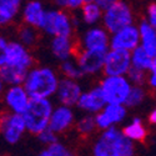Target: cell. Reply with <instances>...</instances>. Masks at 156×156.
Returning a JSON list of instances; mask_svg holds the SVG:
<instances>
[{"label": "cell", "mask_w": 156, "mask_h": 156, "mask_svg": "<svg viewBox=\"0 0 156 156\" xmlns=\"http://www.w3.org/2000/svg\"><path fill=\"white\" fill-rule=\"evenodd\" d=\"M134 142L114 125L104 130L94 142L93 154L95 156H131L135 154Z\"/></svg>", "instance_id": "obj_1"}, {"label": "cell", "mask_w": 156, "mask_h": 156, "mask_svg": "<svg viewBox=\"0 0 156 156\" xmlns=\"http://www.w3.org/2000/svg\"><path fill=\"white\" fill-rule=\"evenodd\" d=\"M60 79L56 73L46 66L31 68L25 77L24 86L31 99L51 98L56 94Z\"/></svg>", "instance_id": "obj_2"}, {"label": "cell", "mask_w": 156, "mask_h": 156, "mask_svg": "<svg viewBox=\"0 0 156 156\" xmlns=\"http://www.w3.org/2000/svg\"><path fill=\"white\" fill-rule=\"evenodd\" d=\"M53 110L54 106L48 98L31 99L28 109L23 114L28 131L37 136L41 131L48 129Z\"/></svg>", "instance_id": "obj_3"}, {"label": "cell", "mask_w": 156, "mask_h": 156, "mask_svg": "<svg viewBox=\"0 0 156 156\" xmlns=\"http://www.w3.org/2000/svg\"><path fill=\"white\" fill-rule=\"evenodd\" d=\"M33 65L34 59L29 48L20 41H9L3 50H0V66H8L29 73Z\"/></svg>", "instance_id": "obj_4"}, {"label": "cell", "mask_w": 156, "mask_h": 156, "mask_svg": "<svg viewBox=\"0 0 156 156\" xmlns=\"http://www.w3.org/2000/svg\"><path fill=\"white\" fill-rule=\"evenodd\" d=\"M99 85L102 89L106 101L111 104H125L133 87V83L126 75H105Z\"/></svg>", "instance_id": "obj_5"}, {"label": "cell", "mask_w": 156, "mask_h": 156, "mask_svg": "<svg viewBox=\"0 0 156 156\" xmlns=\"http://www.w3.org/2000/svg\"><path fill=\"white\" fill-rule=\"evenodd\" d=\"M74 24V19L64 9H50L46 10L41 30L50 36H73Z\"/></svg>", "instance_id": "obj_6"}, {"label": "cell", "mask_w": 156, "mask_h": 156, "mask_svg": "<svg viewBox=\"0 0 156 156\" xmlns=\"http://www.w3.org/2000/svg\"><path fill=\"white\" fill-rule=\"evenodd\" d=\"M133 12L130 6L119 0L114 5L104 10L102 16V27L105 28L110 34L118 31L127 25L133 24Z\"/></svg>", "instance_id": "obj_7"}, {"label": "cell", "mask_w": 156, "mask_h": 156, "mask_svg": "<svg viewBox=\"0 0 156 156\" xmlns=\"http://www.w3.org/2000/svg\"><path fill=\"white\" fill-rule=\"evenodd\" d=\"M131 66V51L122 49H110L106 53L102 71L108 76L127 75Z\"/></svg>", "instance_id": "obj_8"}, {"label": "cell", "mask_w": 156, "mask_h": 156, "mask_svg": "<svg viewBox=\"0 0 156 156\" xmlns=\"http://www.w3.org/2000/svg\"><path fill=\"white\" fill-rule=\"evenodd\" d=\"M28 131L24 115L8 111L2 116V134L9 145H15Z\"/></svg>", "instance_id": "obj_9"}, {"label": "cell", "mask_w": 156, "mask_h": 156, "mask_svg": "<svg viewBox=\"0 0 156 156\" xmlns=\"http://www.w3.org/2000/svg\"><path fill=\"white\" fill-rule=\"evenodd\" d=\"M108 51H98V50H87L81 46L76 48L74 58L76 59L79 66L81 68L84 75H95L104 69Z\"/></svg>", "instance_id": "obj_10"}, {"label": "cell", "mask_w": 156, "mask_h": 156, "mask_svg": "<svg viewBox=\"0 0 156 156\" xmlns=\"http://www.w3.org/2000/svg\"><path fill=\"white\" fill-rule=\"evenodd\" d=\"M141 43L140 29L134 24H130L127 27L115 31L110 37V49H122L133 51Z\"/></svg>", "instance_id": "obj_11"}, {"label": "cell", "mask_w": 156, "mask_h": 156, "mask_svg": "<svg viewBox=\"0 0 156 156\" xmlns=\"http://www.w3.org/2000/svg\"><path fill=\"white\" fill-rule=\"evenodd\" d=\"M31 98L23 84L9 85L4 93V102L9 111L24 114L28 109Z\"/></svg>", "instance_id": "obj_12"}, {"label": "cell", "mask_w": 156, "mask_h": 156, "mask_svg": "<svg viewBox=\"0 0 156 156\" xmlns=\"http://www.w3.org/2000/svg\"><path fill=\"white\" fill-rule=\"evenodd\" d=\"M127 114V106L125 104H111L108 102L106 106L101 111L95 114V119L98 127L100 130H105L110 126L121 122Z\"/></svg>", "instance_id": "obj_13"}, {"label": "cell", "mask_w": 156, "mask_h": 156, "mask_svg": "<svg viewBox=\"0 0 156 156\" xmlns=\"http://www.w3.org/2000/svg\"><path fill=\"white\" fill-rule=\"evenodd\" d=\"M109 31L105 28L94 27L89 28L81 39V48L87 50H98V51H109L110 50V37Z\"/></svg>", "instance_id": "obj_14"}, {"label": "cell", "mask_w": 156, "mask_h": 156, "mask_svg": "<svg viewBox=\"0 0 156 156\" xmlns=\"http://www.w3.org/2000/svg\"><path fill=\"white\" fill-rule=\"evenodd\" d=\"M106 98L104 95V91L100 85L90 89L89 91L81 94L79 101H77V108L81 111L87 114H98L106 106Z\"/></svg>", "instance_id": "obj_15"}, {"label": "cell", "mask_w": 156, "mask_h": 156, "mask_svg": "<svg viewBox=\"0 0 156 156\" xmlns=\"http://www.w3.org/2000/svg\"><path fill=\"white\" fill-rule=\"evenodd\" d=\"M83 94L81 85L77 83V80L70 79V77H62L60 79L59 87L56 91V99L62 105L68 106H75L77 105L80 96Z\"/></svg>", "instance_id": "obj_16"}, {"label": "cell", "mask_w": 156, "mask_h": 156, "mask_svg": "<svg viewBox=\"0 0 156 156\" xmlns=\"http://www.w3.org/2000/svg\"><path fill=\"white\" fill-rule=\"evenodd\" d=\"M74 122H75V115L71 106L60 104L59 106L54 108L53 110L49 122V129H51L56 134H62L70 130Z\"/></svg>", "instance_id": "obj_17"}, {"label": "cell", "mask_w": 156, "mask_h": 156, "mask_svg": "<svg viewBox=\"0 0 156 156\" xmlns=\"http://www.w3.org/2000/svg\"><path fill=\"white\" fill-rule=\"evenodd\" d=\"M50 50L58 60L64 61L70 58H74L76 51V44L73 40V37L68 35L53 36L50 43Z\"/></svg>", "instance_id": "obj_18"}, {"label": "cell", "mask_w": 156, "mask_h": 156, "mask_svg": "<svg viewBox=\"0 0 156 156\" xmlns=\"http://www.w3.org/2000/svg\"><path fill=\"white\" fill-rule=\"evenodd\" d=\"M46 10L39 0H30L23 8V21L40 29L45 20Z\"/></svg>", "instance_id": "obj_19"}, {"label": "cell", "mask_w": 156, "mask_h": 156, "mask_svg": "<svg viewBox=\"0 0 156 156\" xmlns=\"http://www.w3.org/2000/svg\"><path fill=\"white\" fill-rule=\"evenodd\" d=\"M139 29H140V36H141L140 45L152 58H155L156 56V30L152 28V25L147 20L141 21L139 25Z\"/></svg>", "instance_id": "obj_20"}, {"label": "cell", "mask_w": 156, "mask_h": 156, "mask_svg": "<svg viewBox=\"0 0 156 156\" xmlns=\"http://www.w3.org/2000/svg\"><path fill=\"white\" fill-rule=\"evenodd\" d=\"M23 0H0V23L8 25L14 21L21 10Z\"/></svg>", "instance_id": "obj_21"}, {"label": "cell", "mask_w": 156, "mask_h": 156, "mask_svg": "<svg viewBox=\"0 0 156 156\" xmlns=\"http://www.w3.org/2000/svg\"><path fill=\"white\" fill-rule=\"evenodd\" d=\"M102 16L104 9L96 2L85 3L81 6V19L89 27H94L98 23L102 21Z\"/></svg>", "instance_id": "obj_22"}, {"label": "cell", "mask_w": 156, "mask_h": 156, "mask_svg": "<svg viewBox=\"0 0 156 156\" xmlns=\"http://www.w3.org/2000/svg\"><path fill=\"white\" fill-rule=\"evenodd\" d=\"M122 131L129 139H131L133 141H137V142L145 141V139L147 136L146 127L144 126L141 119H139V118H134L131 120V122L127 124L122 129Z\"/></svg>", "instance_id": "obj_23"}, {"label": "cell", "mask_w": 156, "mask_h": 156, "mask_svg": "<svg viewBox=\"0 0 156 156\" xmlns=\"http://www.w3.org/2000/svg\"><path fill=\"white\" fill-rule=\"evenodd\" d=\"M131 61H133V66L134 68L145 70V71L149 73L151 66H152L154 58L141 45H139L137 48H135L131 51Z\"/></svg>", "instance_id": "obj_24"}, {"label": "cell", "mask_w": 156, "mask_h": 156, "mask_svg": "<svg viewBox=\"0 0 156 156\" xmlns=\"http://www.w3.org/2000/svg\"><path fill=\"white\" fill-rule=\"evenodd\" d=\"M39 30L33 25H29L27 23H24L18 30V39L19 41L23 43L25 46L31 48L35 46L37 40H39Z\"/></svg>", "instance_id": "obj_25"}, {"label": "cell", "mask_w": 156, "mask_h": 156, "mask_svg": "<svg viewBox=\"0 0 156 156\" xmlns=\"http://www.w3.org/2000/svg\"><path fill=\"white\" fill-rule=\"evenodd\" d=\"M28 73L16 70L8 66H0V77H2V83L9 85H18V84H24L25 77H27Z\"/></svg>", "instance_id": "obj_26"}, {"label": "cell", "mask_w": 156, "mask_h": 156, "mask_svg": "<svg viewBox=\"0 0 156 156\" xmlns=\"http://www.w3.org/2000/svg\"><path fill=\"white\" fill-rule=\"evenodd\" d=\"M75 127H76V131L81 136H89L93 133H95V130L99 129L96 124V119H95V114L85 112V115L77 120Z\"/></svg>", "instance_id": "obj_27"}, {"label": "cell", "mask_w": 156, "mask_h": 156, "mask_svg": "<svg viewBox=\"0 0 156 156\" xmlns=\"http://www.w3.org/2000/svg\"><path fill=\"white\" fill-rule=\"evenodd\" d=\"M60 71L65 77H70V79H74V80H80L84 76V73H83L81 68L79 66V64H77L75 58L74 59L70 58L68 60L61 61Z\"/></svg>", "instance_id": "obj_28"}, {"label": "cell", "mask_w": 156, "mask_h": 156, "mask_svg": "<svg viewBox=\"0 0 156 156\" xmlns=\"http://www.w3.org/2000/svg\"><path fill=\"white\" fill-rule=\"evenodd\" d=\"M146 98V93L142 85H135L133 84V87L130 90V94L125 101V105L129 108V109H133V108H137L139 105H141L144 102Z\"/></svg>", "instance_id": "obj_29"}, {"label": "cell", "mask_w": 156, "mask_h": 156, "mask_svg": "<svg viewBox=\"0 0 156 156\" xmlns=\"http://www.w3.org/2000/svg\"><path fill=\"white\" fill-rule=\"evenodd\" d=\"M40 155L41 156H70L71 151L64 144L56 141V142H53V144H50V145H46L40 151Z\"/></svg>", "instance_id": "obj_30"}, {"label": "cell", "mask_w": 156, "mask_h": 156, "mask_svg": "<svg viewBox=\"0 0 156 156\" xmlns=\"http://www.w3.org/2000/svg\"><path fill=\"white\" fill-rule=\"evenodd\" d=\"M130 81L135 85H144L145 81L149 79V73L145 71V70H141V69H137V68H134L131 66V69L129 70L127 75H126Z\"/></svg>", "instance_id": "obj_31"}, {"label": "cell", "mask_w": 156, "mask_h": 156, "mask_svg": "<svg viewBox=\"0 0 156 156\" xmlns=\"http://www.w3.org/2000/svg\"><path fill=\"white\" fill-rule=\"evenodd\" d=\"M37 140L41 142L43 145H50L53 142H56L58 141V134L55 131H53L51 129H45L44 131H41L40 134L37 135Z\"/></svg>", "instance_id": "obj_32"}, {"label": "cell", "mask_w": 156, "mask_h": 156, "mask_svg": "<svg viewBox=\"0 0 156 156\" xmlns=\"http://www.w3.org/2000/svg\"><path fill=\"white\" fill-rule=\"evenodd\" d=\"M54 3L64 10H76V9H81L84 5L83 0H54Z\"/></svg>", "instance_id": "obj_33"}, {"label": "cell", "mask_w": 156, "mask_h": 156, "mask_svg": "<svg viewBox=\"0 0 156 156\" xmlns=\"http://www.w3.org/2000/svg\"><path fill=\"white\" fill-rule=\"evenodd\" d=\"M147 21L152 25V28L156 30V4H150L146 10Z\"/></svg>", "instance_id": "obj_34"}, {"label": "cell", "mask_w": 156, "mask_h": 156, "mask_svg": "<svg viewBox=\"0 0 156 156\" xmlns=\"http://www.w3.org/2000/svg\"><path fill=\"white\" fill-rule=\"evenodd\" d=\"M149 85L152 87V89H156V56L154 58V61H152V66L149 71Z\"/></svg>", "instance_id": "obj_35"}, {"label": "cell", "mask_w": 156, "mask_h": 156, "mask_svg": "<svg viewBox=\"0 0 156 156\" xmlns=\"http://www.w3.org/2000/svg\"><path fill=\"white\" fill-rule=\"evenodd\" d=\"M95 2H96L104 10H106L108 8H110L111 5H114L116 2H119V0H95Z\"/></svg>", "instance_id": "obj_36"}, {"label": "cell", "mask_w": 156, "mask_h": 156, "mask_svg": "<svg viewBox=\"0 0 156 156\" xmlns=\"http://www.w3.org/2000/svg\"><path fill=\"white\" fill-rule=\"evenodd\" d=\"M149 122L156 125V109L150 112V115H149Z\"/></svg>", "instance_id": "obj_37"}, {"label": "cell", "mask_w": 156, "mask_h": 156, "mask_svg": "<svg viewBox=\"0 0 156 156\" xmlns=\"http://www.w3.org/2000/svg\"><path fill=\"white\" fill-rule=\"evenodd\" d=\"M8 43H9V41L6 40V39H5L4 36H2V39H0V50H3V49L8 45Z\"/></svg>", "instance_id": "obj_38"}, {"label": "cell", "mask_w": 156, "mask_h": 156, "mask_svg": "<svg viewBox=\"0 0 156 156\" xmlns=\"http://www.w3.org/2000/svg\"><path fill=\"white\" fill-rule=\"evenodd\" d=\"M83 2H84V4H85V3H91V2H95V0H83Z\"/></svg>", "instance_id": "obj_39"}]
</instances>
